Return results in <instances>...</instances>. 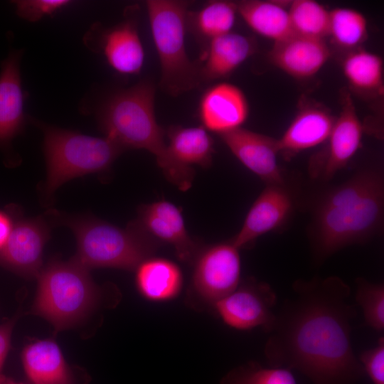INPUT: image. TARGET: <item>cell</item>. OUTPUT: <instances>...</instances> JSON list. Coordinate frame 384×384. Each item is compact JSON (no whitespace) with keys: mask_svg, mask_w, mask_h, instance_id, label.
Masks as SVG:
<instances>
[{"mask_svg":"<svg viewBox=\"0 0 384 384\" xmlns=\"http://www.w3.org/2000/svg\"><path fill=\"white\" fill-rule=\"evenodd\" d=\"M135 270L137 288L148 300L169 301L175 298L181 289V270L171 260L151 257L143 261Z\"/></svg>","mask_w":384,"mask_h":384,"instance_id":"7402d4cb","label":"cell"},{"mask_svg":"<svg viewBox=\"0 0 384 384\" xmlns=\"http://www.w3.org/2000/svg\"><path fill=\"white\" fill-rule=\"evenodd\" d=\"M22 55L23 50H11L0 65V150L8 154L27 119L20 70Z\"/></svg>","mask_w":384,"mask_h":384,"instance_id":"2e32d148","label":"cell"},{"mask_svg":"<svg viewBox=\"0 0 384 384\" xmlns=\"http://www.w3.org/2000/svg\"><path fill=\"white\" fill-rule=\"evenodd\" d=\"M356 300L361 307L365 324L373 329H384V285L363 278L356 279Z\"/></svg>","mask_w":384,"mask_h":384,"instance_id":"f546056e","label":"cell"},{"mask_svg":"<svg viewBox=\"0 0 384 384\" xmlns=\"http://www.w3.org/2000/svg\"><path fill=\"white\" fill-rule=\"evenodd\" d=\"M11 2L16 14L31 22L38 21L46 16H52L70 3L67 0H16Z\"/></svg>","mask_w":384,"mask_h":384,"instance_id":"4dcf8cb0","label":"cell"},{"mask_svg":"<svg viewBox=\"0 0 384 384\" xmlns=\"http://www.w3.org/2000/svg\"><path fill=\"white\" fill-rule=\"evenodd\" d=\"M19 313L6 322L0 324V373L11 346V334Z\"/></svg>","mask_w":384,"mask_h":384,"instance_id":"d6a6232c","label":"cell"},{"mask_svg":"<svg viewBox=\"0 0 384 384\" xmlns=\"http://www.w3.org/2000/svg\"><path fill=\"white\" fill-rule=\"evenodd\" d=\"M154 96V87L146 81L113 93L97 112L99 127L105 137L124 151L142 149L151 153L166 178L186 191L192 186L195 172L171 154L165 131L156 119Z\"/></svg>","mask_w":384,"mask_h":384,"instance_id":"3957f363","label":"cell"},{"mask_svg":"<svg viewBox=\"0 0 384 384\" xmlns=\"http://www.w3.org/2000/svg\"><path fill=\"white\" fill-rule=\"evenodd\" d=\"M288 12L294 34L323 39L329 36V11L313 0H294Z\"/></svg>","mask_w":384,"mask_h":384,"instance_id":"484cf974","label":"cell"},{"mask_svg":"<svg viewBox=\"0 0 384 384\" xmlns=\"http://www.w3.org/2000/svg\"><path fill=\"white\" fill-rule=\"evenodd\" d=\"M330 55L324 40L297 34L274 43L269 53L270 60L275 67L297 79H306L316 75Z\"/></svg>","mask_w":384,"mask_h":384,"instance_id":"d6986e66","label":"cell"},{"mask_svg":"<svg viewBox=\"0 0 384 384\" xmlns=\"http://www.w3.org/2000/svg\"><path fill=\"white\" fill-rule=\"evenodd\" d=\"M169 149L180 164L192 168V165L207 169L210 166L214 153L211 136L202 125L183 127L173 126L166 133Z\"/></svg>","mask_w":384,"mask_h":384,"instance_id":"cb8c5ba5","label":"cell"},{"mask_svg":"<svg viewBox=\"0 0 384 384\" xmlns=\"http://www.w3.org/2000/svg\"><path fill=\"white\" fill-rule=\"evenodd\" d=\"M365 374L373 384H384V338L380 337L375 346L363 351L359 357Z\"/></svg>","mask_w":384,"mask_h":384,"instance_id":"1f68e13d","label":"cell"},{"mask_svg":"<svg viewBox=\"0 0 384 384\" xmlns=\"http://www.w3.org/2000/svg\"><path fill=\"white\" fill-rule=\"evenodd\" d=\"M220 384H297L289 369L265 368L255 361H250L230 370Z\"/></svg>","mask_w":384,"mask_h":384,"instance_id":"f1b7e54d","label":"cell"},{"mask_svg":"<svg viewBox=\"0 0 384 384\" xmlns=\"http://www.w3.org/2000/svg\"><path fill=\"white\" fill-rule=\"evenodd\" d=\"M277 294L267 283L249 278L213 308L223 321L238 330L261 327L268 332L274 321Z\"/></svg>","mask_w":384,"mask_h":384,"instance_id":"30bf717a","label":"cell"},{"mask_svg":"<svg viewBox=\"0 0 384 384\" xmlns=\"http://www.w3.org/2000/svg\"><path fill=\"white\" fill-rule=\"evenodd\" d=\"M265 347L270 367L295 369L313 384H356L365 372L351 339L356 316L349 286L338 277L298 279Z\"/></svg>","mask_w":384,"mask_h":384,"instance_id":"6da1fadb","label":"cell"},{"mask_svg":"<svg viewBox=\"0 0 384 384\" xmlns=\"http://www.w3.org/2000/svg\"><path fill=\"white\" fill-rule=\"evenodd\" d=\"M364 130L351 94L343 92L341 110L335 118L328 144L309 164L311 177L327 181L344 168L360 148Z\"/></svg>","mask_w":384,"mask_h":384,"instance_id":"8fae6325","label":"cell"},{"mask_svg":"<svg viewBox=\"0 0 384 384\" xmlns=\"http://www.w3.org/2000/svg\"><path fill=\"white\" fill-rule=\"evenodd\" d=\"M18 210L12 231L0 250V265L24 278H37L54 223L48 211L43 215L23 218Z\"/></svg>","mask_w":384,"mask_h":384,"instance_id":"9c48e42d","label":"cell"},{"mask_svg":"<svg viewBox=\"0 0 384 384\" xmlns=\"http://www.w3.org/2000/svg\"><path fill=\"white\" fill-rule=\"evenodd\" d=\"M89 48L99 45L110 65L124 75L139 73L144 62V50L137 26L126 21L112 28L92 26L84 37Z\"/></svg>","mask_w":384,"mask_h":384,"instance_id":"9a60e30c","label":"cell"},{"mask_svg":"<svg viewBox=\"0 0 384 384\" xmlns=\"http://www.w3.org/2000/svg\"><path fill=\"white\" fill-rule=\"evenodd\" d=\"M31 314L41 316L56 331L78 326L100 306L103 289L90 270L73 258H53L43 266Z\"/></svg>","mask_w":384,"mask_h":384,"instance_id":"5b68a950","label":"cell"},{"mask_svg":"<svg viewBox=\"0 0 384 384\" xmlns=\"http://www.w3.org/2000/svg\"><path fill=\"white\" fill-rule=\"evenodd\" d=\"M137 220L157 240L171 245L182 262L193 264L204 247L188 234L181 209L169 201L140 206Z\"/></svg>","mask_w":384,"mask_h":384,"instance_id":"7c38bea8","label":"cell"},{"mask_svg":"<svg viewBox=\"0 0 384 384\" xmlns=\"http://www.w3.org/2000/svg\"><path fill=\"white\" fill-rule=\"evenodd\" d=\"M236 5L238 14L246 24L274 43L294 34L288 9L280 1L247 0L237 2Z\"/></svg>","mask_w":384,"mask_h":384,"instance_id":"603a6c76","label":"cell"},{"mask_svg":"<svg viewBox=\"0 0 384 384\" xmlns=\"http://www.w3.org/2000/svg\"><path fill=\"white\" fill-rule=\"evenodd\" d=\"M238 14L236 3L212 1L193 15V26L200 36L210 41L232 31Z\"/></svg>","mask_w":384,"mask_h":384,"instance_id":"83f0119b","label":"cell"},{"mask_svg":"<svg viewBox=\"0 0 384 384\" xmlns=\"http://www.w3.org/2000/svg\"><path fill=\"white\" fill-rule=\"evenodd\" d=\"M0 384H24L16 382L15 380L8 377L2 373H0Z\"/></svg>","mask_w":384,"mask_h":384,"instance_id":"e575fe53","label":"cell"},{"mask_svg":"<svg viewBox=\"0 0 384 384\" xmlns=\"http://www.w3.org/2000/svg\"><path fill=\"white\" fill-rule=\"evenodd\" d=\"M154 43L161 67V88L177 96L196 87L199 67L188 56L185 34L188 3L171 0L146 2Z\"/></svg>","mask_w":384,"mask_h":384,"instance_id":"52a82bcc","label":"cell"},{"mask_svg":"<svg viewBox=\"0 0 384 384\" xmlns=\"http://www.w3.org/2000/svg\"><path fill=\"white\" fill-rule=\"evenodd\" d=\"M232 154L267 184H283L278 139L242 127L220 135Z\"/></svg>","mask_w":384,"mask_h":384,"instance_id":"5bb4252c","label":"cell"},{"mask_svg":"<svg viewBox=\"0 0 384 384\" xmlns=\"http://www.w3.org/2000/svg\"><path fill=\"white\" fill-rule=\"evenodd\" d=\"M335 117L324 107L309 104L300 108L281 138L279 153L290 158L326 141Z\"/></svg>","mask_w":384,"mask_h":384,"instance_id":"ffe728a7","label":"cell"},{"mask_svg":"<svg viewBox=\"0 0 384 384\" xmlns=\"http://www.w3.org/2000/svg\"><path fill=\"white\" fill-rule=\"evenodd\" d=\"M191 297L199 305H213L239 285V249L230 241L204 247L194 263Z\"/></svg>","mask_w":384,"mask_h":384,"instance_id":"ba28073f","label":"cell"},{"mask_svg":"<svg viewBox=\"0 0 384 384\" xmlns=\"http://www.w3.org/2000/svg\"><path fill=\"white\" fill-rule=\"evenodd\" d=\"M53 223L69 227L77 242V251L72 257L82 267H111L135 270L161 247L154 238L134 220L122 228L88 215H70L49 210Z\"/></svg>","mask_w":384,"mask_h":384,"instance_id":"277c9868","label":"cell"},{"mask_svg":"<svg viewBox=\"0 0 384 384\" xmlns=\"http://www.w3.org/2000/svg\"><path fill=\"white\" fill-rule=\"evenodd\" d=\"M343 75L356 91L381 94L383 90V61L377 54L362 49L352 50L342 63Z\"/></svg>","mask_w":384,"mask_h":384,"instance_id":"d4e9b609","label":"cell"},{"mask_svg":"<svg viewBox=\"0 0 384 384\" xmlns=\"http://www.w3.org/2000/svg\"><path fill=\"white\" fill-rule=\"evenodd\" d=\"M255 51L252 40L230 32L208 41L199 67L201 80H213L230 75Z\"/></svg>","mask_w":384,"mask_h":384,"instance_id":"44dd1931","label":"cell"},{"mask_svg":"<svg viewBox=\"0 0 384 384\" xmlns=\"http://www.w3.org/2000/svg\"><path fill=\"white\" fill-rule=\"evenodd\" d=\"M27 119L43 132L46 178L41 192L48 202L65 182L110 169L124 150L110 139L95 137L47 124L31 117Z\"/></svg>","mask_w":384,"mask_h":384,"instance_id":"8992f818","label":"cell"},{"mask_svg":"<svg viewBox=\"0 0 384 384\" xmlns=\"http://www.w3.org/2000/svg\"><path fill=\"white\" fill-rule=\"evenodd\" d=\"M17 208L0 209V250L6 244L14 228Z\"/></svg>","mask_w":384,"mask_h":384,"instance_id":"836d02e7","label":"cell"},{"mask_svg":"<svg viewBox=\"0 0 384 384\" xmlns=\"http://www.w3.org/2000/svg\"><path fill=\"white\" fill-rule=\"evenodd\" d=\"M329 36L341 48H356L368 36L367 20L355 9L335 8L329 11Z\"/></svg>","mask_w":384,"mask_h":384,"instance_id":"4316f807","label":"cell"},{"mask_svg":"<svg viewBox=\"0 0 384 384\" xmlns=\"http://www.w3.org/2000/svg\"><path fill=\"white\" fill-rule=\"evenodd\" d=\"M293 210V199L283 184H267L252 203L244 223L230 242L249 247L261 235L282 226Z\"/></svg>","mask_w":384,"mask_h":384,"instance_id":"4fadbf2b","label":"cell"},{"mask_svg":"<svg viewBox=\"0 0 384 384\" xmlns=\"http://www.w3.org/2000/svg\"><path fill=\"white\" fill-rule=\"evenodd\" d=\"M383 210L380 169H363L327 191L316 205L309 228L314 260L323 262L339 250L375 235L383 226Z\"/></svg>","mask_w":384,"mask_h":384,"instance_id":"7a4b0ae2","label":"cell"},{"mask_svg":"<svg viewBox=\"0 0 384 384\" xmlns=\"http://www.w3.org/2000/svg\"><path fill=\"white\" fill-rule=\"evenodd\" d=\"M248 114L245 95L240 87L229 82L218 83L208 88L199 103L202 126L220 135L242 127Z\"/></svg>","mask_w":384,"mask_h":384,"instance_id":"e0dca14e","label":"cell"},{"mask_svg":"<svg viewBox=\"0 0 384 384\" xmlns=\"http://www.w3.org/2000/svg\"><path fill=\"white\" fill-rule=\"evenodd\" d=\"M21 361L29 384H83L87 380L66 362L52 339H38L27 344Z\"/></svg>","mask_w":384,"mask_h":384,"instance_id":"ac0fdd59","label":"cell"}]
</instances>
